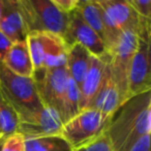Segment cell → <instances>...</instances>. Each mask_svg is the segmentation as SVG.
Here are the masks:
<instances>
[{
	"instance_id": "1",
	"label": "cell",
	"mask_w": 151,
	"mask_h": 151,
	"mask_svg": "<svg viewBox=\"0 0 151 151\" xmlns=\"http://www.w3.org/2000/svg\"><path fill=\"white\" fill-rule=\"evenodd\" d=\"M151 130V91L130 97L111 117L106 130L113 151H128Z\"/></svg>"
},
{
	"instance_id": "2",
	"label": "cell",
	"mask_w": 151,
	"mask_h": 151,
	"mask_svg": "<svg viewBox=\"0 0 151 151\" xmlns=\"http://www.w3.org/2000/svg\"><path fill=\"white\" fill-rule=\"evenodd\" d=\"M26 31L49 32L63 37L69 14L54 4L53 0H17Z\"/></svg>"
},
{
	"instance_id": "3",
	"label": "cell",
	"mask_w": 151,
	"mask_h": 151,
	"mask_svg": "<svg viewBox=\"0 0 151 151\" xmlns=\"http://www.w3.org/2000/svg\"><path fill=\"white\" fill-rule=\"evenodd\" d=\"M0 95L13 108L18 117L44 108L33 78L12 73L0 62Z\"/></svg>"
},
{
	"instance_id": "4",
	"label": "cell",
	"mask_w": 151,
	"mask_h": 151,
	"mask_svg": "<svg viewBox=\"0 0 151 151\" xmlns=\"http://www.w3.org/2000/svg\"><path fill=\"white\" fill-rule=\"evenodd\" d=\"M112 116L87 108L63 123L60 136L66 141L71 150L92 143L106 132Z\"/></svg>"
},
{
	"instance_id": "5",
	"label": "cell",
	"mask_w": 151,
	"mask_h": 151,
	"mask_svg": "<svg viewBox=\"0 0 151 151\" xmlns=\"http://www.w3.org/2000/svg\"><path fill=\"white\" fill-rule=\"evenodd\" d=\"M26 42L34 71L65 66L67 47L61 36L49 32H31L26 36Z\"/></svg>"
},
{
	"instance_id": "6",
	"label": "cell",
	"mask_w": 151,
	"mask_h": 151,
	"mask_svg": "<svg viewBox=\"0 0 151 151\" xmlns=\"http://www.w3.org/2000/svg\"><path fill=\"white\" fill-rule=\"evenodd\" d=\"M33 80L42 106L56 112L63 122L64 95L69 78L66 66L44 68L33 73Z\"/></svg>"
},
{
	"instance_id": "7",
	"label": "cell",
	"mask_w": 151,
	"mask_h": 151,
	"mask_svg": "<svg viewBox=\"0 0 151 151\" xmlns=\"http://www.w3.org/2000/svg\"><path fill=\"white\" fill-rule=\"evenodd\" d=\"M138 45V36L132 31H124L111 51L109 64L112 77L119 91L122 103L127 101V80L132 59Z\"/></svg>"
},
{
	"instance_id": "8",
	"label": "cell",
	"mask_w": 151,
	"mask_h": 151,
	"mask_svg": "<svg viewBox=\"0 0 151 151\" xmlns=\"http://www.w3.org/2000/svg\"><path fill=\"white\" fill-rule=\"evenodd\" d=\"M151 91L150 38L138 37L127 80V99Z\"/></svg>"
},
{
	"instance_id": "9",
	"label": "cell",
	"mask_w": 151,
	"mask_h": 151,
	"mask_svg": "<svg viewBox=\"0 0 151 151\" xmlns=\"http://www.w3.org/2000/svg\"><path fill=\"white\" fill-rule=\"evenodd\" d=\"M63 122L59 115L52 109L42 108L19 117L17 132L24 139L42 138L60 134Z\"/></svg>"
},
{
	"instance_id": "10",
	"label": "cell",
	"mask_w": 151,
	"mask_h": 151,
	"mask_svg": "<svg viewBox=\"0 0 151 151\" xmlns=\"http://www.w3.org/2000/svg\"><path fill=\"white\" fill-rule=\"evenodd\" d=\"M62 40H64L66 47L73 44L81 45L93 56L103 57L108 53L101 38L83 20L77 9L69 14L68 22Z\"/></svg>"
},
{
	"instance_id": "11",
	"label": "cell",
	"mask_w": 151,
	"mask_h": 151,
	"mask_svg": "<svg viewBox=\"0 0 151 151\" xmlns=\"http://www.w3.org/2000/svg\"><path fill=\"white\" fill-rule=\"evenodd\" d=\"M108 59H109V53L104 55L103 57H96L92 55L88 71H87L84 80L80 86V111L89 108L93 99L96 95L101 82H103L104 76H105Z\"/></svg>"
},
{
	"instance_id": "12",
	"label": "cell",
	"mask_w": 151,
	"mask_h": 151,
	"mask_svg": "<svg viewBox=\"0 0 151 151\" xmlns=\"http://www.w3.org/2000/svg\"><path fill=\"white\" fill-rule=\"evenodd\" d=\"M109 59H108L107 66H106L103 82H101V87H99V91H97L96 95L93 99L89 108L101 112L108 116H113V114L117 111L118 108L123 103H122L119 91H118L117 86H116L113 77H112Z\"/></svg>"
},
{
	"instance_id": "13",
	"label": "cell",
	"mask_w": 151,
	"mask_h": 151,
	"mask_svg": "<svg viewBox=\"0 0 151 151\" xmlns=\"http://www.w3.org/2000/svg\"><path fill=\"white\" fill-rule=\"evenodd\" d=\"M0 31L12 42L26 40L27 31L18 7L17 0H4L2 17L0 20Z\"/></svg>"
},
{
	"instance_id": "14",
	"label": "cell",
	"mask_w": 151,
	"mask_h": 151,
	"mask_svg": "<svg viewBox=\"0 0 151 151\" xmlns=\"http://www.w3.org/2000/svg\"><path fill=\"white\" fill-rule=\"evenodd\" d=\"M2 63L6 68L16 75L26 78L33 77L34 69L26 40L13 42Z\"/></svg>"
},
{
	"instance_id": "15",
	"label": "cell",
	"mask_w": 151,
	"mask_h": 151,
	"mask_svg": "<svg viewBox=\"0 0 151 151\" xmlns=\"http://www.w3.org/2000/svg\"><path fill=\"white\" fill-rule=\"evenodd\" d=\"M92 54L87 49L79 44L67 47L66 51V69L68 75L79 87L81 86L85 76L88 71Z\"/></svg>"
},
{
	"instance_id": "16",
	"label": "cell",
	"mask_w": 151,
	"mask_h": 151,
	"mask_svg": "<svg viewBox=\"0 0 151 151\" xmlns=\"http://www.w3.org/2000/svg\"><path fill=\"white\" fill-rule=\"evenodd\" d=\"M77 9L80 13L83 20L96 32L105 46H107L108 35L105 22H104L103 11L96 0H79Z\"/></svg>"
},
{
	"instance_id": "17",
	"label": "cell",
	"mask_w": 151,
	"mask_h": 151,
	"mask_svg": "<svg viewBox=\"0 0 151 151\" xmlns=\"http://www.w3.org/2000/svg\"><path fill=\"white\" fill-rule=\"evenodd\" d=\"M25 151H71V149L60 134H56L25 139Z\"/></svg>"
},
{
	"instance_id": "18",
	"label": "cell",
	"mask_w": 151,
	"mask_h": 151,
	"mask_svg": "<svg viewBox=\"0 0 151 151\" xmlns=\"http://www.w3.org/2000/svg\"><path fill=\"white\" fill-rule=\"evenodd\" d=\"M80 104H81L80 87L69 77L68 80H67L65 95H64V103H63V108H64L63 123H65L70 118L75 117L80 112Z\"/></svg>"
},
{
	"instance_id": "19",
	"label": "cell",
	"mask_w": 151,
	"mask_h": 151,
	"mask_svg": "<svg viewBox=\"0 0 151 151\" xmlns=\"http://www.w3.org/2000/svg\"><path fill=\"white\" fill-rule=\"evenodd\" d=\"M18 124V114L0 95V134L4 139L17 132Z\"/></svg>"
},
{
	"instance_id": "20",
	"label": "cell",
	"mask_w": 151,
	"mask_h": 151,
	"mask_svg": "<svg viewBox=\"0 0 151 151\" xmlns=\"http://www.w3.org/2000/svg\"><path fill=\"white\" fill-rule=\"evenodd\" d=\"M0 151H25V139L21 134L15 132L3 139Z\"/></svg>"
},
{
	"instance_id": "21",
	"label": "cell",
	"mask_w": 151,
	"mask_h": 151,
	"mask_svg": "<svg viewBox=\"0 0 151 151\" xmlns=\"http://www.w3.org/2000/svg\"><path fill=\"white\" fill-rule=\"evenodd\" d=\"M71 151H113V148H112L111 142H110L107 134L105 132L90 144Z\"/></svg>"
},
{
	"instance_id": "22",
	"label": "cell",
	"mask_w": 151,
	"mask_h": 151,
	"mask_svg": "<svg viewBox=\"0 0 151 151\" xmlns=\"http://www.w3.org/2000/svg\"><path fill=\"white\" fill-rule=\"evenodd\" d=\"M137 15L145 19L151 20V1L150 0H127Z\"/></svg>"
},
{
	"instance_id": "23",
	"label": "cell",
	"mask_w": 151,
	"mask_h": 151,
	"mask_svg": "<svg viewBox=\"0 0 151 151\" xmlns=\"http://www.w3.org/2000/svg\"><path fill=\"white\" fill-rule=\"evenodd\" d=\"M54 4L65 14H70L78 7L79 0H53Z\"/></svg>"
},
{
	"instance_id": "24",
	"label": "cell",
	"mask_w": 151,
	"mask_h": 151,
	"mask_svg": "<svg viewBox=\"0 0 151 151\" xmlns=\"http://www.w3.org/2000/svg\"><path fill=\"white\" fill-rule=\"evenodd\" d=\"M128 151H150V134L142 137Z\"/></svg>"
},
{
	"instance_id": "25",
	"label": "cell",
	"mask_w": 151,
	"mask_h": 151,
	"mask_svg": "<svg viewBox=\"0 0 151 151\" xmlns=\"http://www.w3.org/2000/svg\"><path fill=\"white\" fill-rule=\"evenodd\" d=\"M13 42L0 31V62H2Z\"/></svg>"
},
{
	"instance_id": "26",
	"label": "cell",
	"mask_w": 151,
	"mask_h": 151,
	"mask_svg": "<svg viewBox=\"0 0 151 151\" xmlns=\"http://www.w3.org/2000/svg\"><path fill=\"white\" fill-rule=\"evenodd\" d=\"M3 6H4V0H0V20H1V17H2Z\"/></svg>"
},
{
	"instance_id": "27",
	"label": "cell",
	"mask_w": 151,
	"mask_h": 151,
	"mask_svg": "<svg viewBox=\"0 0 151 151\" xmlns=\"http://www.w3.org/2000/svg\"><path fill=\"white\" fill-rule=\"evenodd\" d=\"M3 140V138H2V136H1V134H0V141H2Z\"/></svg>"
},
{
	"instance_id": "28",
	"label": "cell",
	"mask_w": 151,
	"mask_h": 151,
	"mask_svg": "<svg viewBox=\"0 0 151 151\" xmlns=\"http://www.w3.org/2000/svg\"><path fill=\"white\" fill-rule=\"evenodd\" d=\"M1 142H2V141H0V144H1Z\"/></svg>"
},
{
	"instance_id": "29",
	"label": "cell",
	"mask_w": 151,
	"mask_h": 151,
	"mask_svg": "<svg viewBox=\"0 0 151 151\" xmlns=\"http://www.w3.org/2000/svg\"><path fill=\"white\" fill-rule=\"evenodd\" d=\"M0 145H1V144H0Z\"/></svg>"
}]
</instances>
